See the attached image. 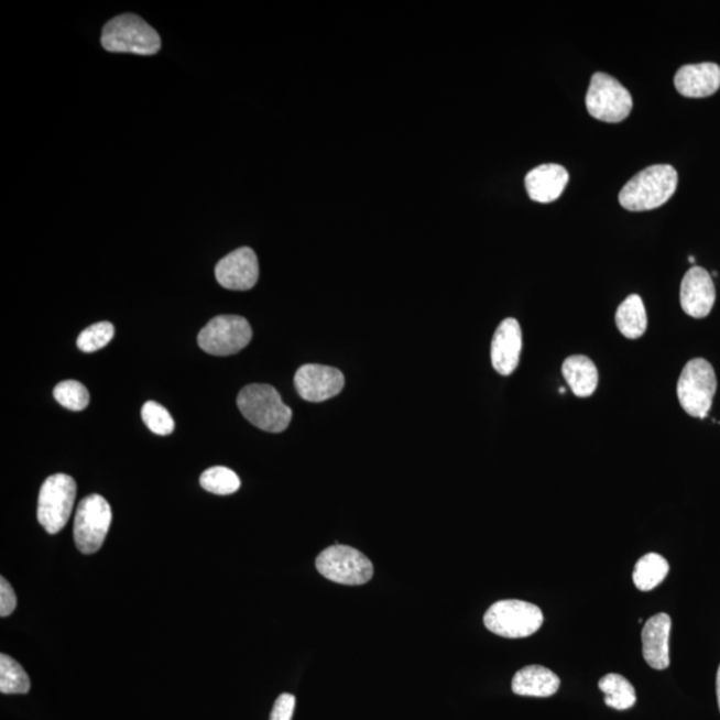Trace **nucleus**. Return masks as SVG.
<instances>
[{
	"label": "nucleus",
	"instance_id": "cd10ccee",
	"mask_svg": "<svg viewBox=\"0 0 720 720\" xmlns=\"http://www.w3.org/2000/svg\"><path fill=\"white\" fill-rule=\"evenodd\" d=\"M17 593L9 580L0 578V617L6 618L12 614L17 609Z\"/></svg>",
	"mask_w": 720,
	"mask_h": 720
},
{
	"label": "nucleus",
	"instance_id": "f8f14e48",
	"mask_svg": "<svg viewBox=\"0 0 720 720\" xmlns=\"http://www.w3.org/2000/svg\"><path fill=\"white\" fill-rule=\"evenodd\" d=\"M215 276L220 286L233 292H248L255 286L259 277V263L254 251L238 249L219 261Z\"/></svg>",
	"mask_w": 720,
	"mask_h": 720
},
{
	"label": "nucleus",
	"instance_id": "2eb2a0df",
	"mask_svg": "<svg viewBox=\"0 0 720 720\" xmlns=\"http://www.w3.org/2000/svg\"><path fill=\"white\" fill-rule=\"evenodd\" d=\"M672 626V618L662 612L650 618L642 630L643 658L650 667L659 672L669 666Z\"/></svg>",
	"mask_w": 720,
	"mask_h": 720
},
{
	"label": "nucleus",
	"instance_id": "0eeeda50",
	"mask_svg": "<svg viewBox=\"0 0 720 720\" xmlns=\"http://www.w3.org/2000/svg\"><path fill=\"white\" fill-rule=\"evenodd\" d=\"M315 566L326 579L345 586L368 583L374 575L370 559L350 546L335 545L324 549Z\"/></svg>",
	"mask_w": 720,
	"mask_h": 720
},
{
	"label": "nucleus",
	"instance_id": "9b49d317",
	"mask_svg": "<svg viewBox=\"0 0 720 720\" xmlns=\"http://www.w3.org/2000/svg\"><path fill=\"white\" fill-rule=\"evenodd\" d=\"M295 388L303 400L320 403L340 394L345 377L338 369L320 364H305L296 371Z\"/></svg>",
	"mask_w": 720,
	"mask_h": 720
},
{
	"label": "nucleus",
	"instance_id": "a878e982",
	"mask_svg": "<svg viewBox=\"0 0 720 720\" xmlns=\"http://www.w3.org/2000/svg\"><path fill=\"white\" fill-rule=\"evenodd\" d=\"M113 334L116 328L109 321H100L79 335L78 347L84 352L98 351L111 342Z\"/></svg>",
	"mask_w": 720,
	"mask_h": 720
},
{
	"label": "nucleus",
	"instance_id": "39448f33",
	"mask_svg": "<svg viewBox=\"0 0 720 720\" xmlns=\"http://www.w3.org/2000/svg\"><path fill=\"white\" fill-rule=\"evenodd\" d=\"M717 393V375L706 359L695 358L681 371L677 394L681 408L694 416L705 419L709 416L713 396Z\"/></svg>",
	"mask_w": 720,
	"mask_h": 720
},
{
	"label": "nucleus",
	"instance_id": "423d86ee",
	"mask_svg": "<svg viewBox=\"0 0 720 720\" xmlns=\"http://www.w3.org/2000/svg\"><path fill=\"white\" fill-rule=\"evenodd\" d=\"M77 483L66 473H55L44 480L37 501V521L48 534H58L73 513Z\"/></svg>",
	"mask_w": 720,
	"mask_h": 720
},
{
	"label": "nucleus",
	"instance_id": "20e7f679",
	"mask_svg": "<svg viewBox=\"0 0 720 720\" xmlns=\"http://www.w3.org/2000/svg\"><path fill=\"white\" fill-rule=\"evenodd\" d=\"M483 622L491 633L509 640H521L535 634L545 618L538 606L509 599L492 604L486 612Z\"/></svg>",
	"mask_w": 720,
	"mask_h": 720
},
{
	"label": "nucleus",
	"instance_id": "393cba45",
	"mask_svg": "<svg viewBox=\"0 0 720 720\" xmlns=\"http://www.w3.org/2000/svg\"><path fill=\"white\" fill-rule=\"evenodd\" d=\"M54 397L61 406L72 410V412H81L90 403V394L84 384L78 381H65L54 389Z\"/></svg>",
	"mask_w": 720,
	"mask_h": 720
},
{
	"label": "nucleus",
	"instance_id": "ddd939ff",
	"mask_svg": "<svg viewBox=\"0 0 720 720\" xmlns=\"http://www.w3.org/2000/svg\"><path fill=\"white\" fill-rule=\"evenodd\" d=\"M716 299L711 275L703 268L688 270L680 284V305L688 317L706 318L716 305Z\"/></svg>",
	"mask_w": 720,
	"mask_h": 720
},
{
	"label": "nucleus",
	"instance_id": "f03ea898",
	"mask_svg": "<svg viewBox=\"0 0 720 720\" xmlns=\"http://www.w3.org/2000/svg\"><path fill=\"white\" fill-rule=\"evenodd\" d=\"M238 407L252 425L268 433H282L293 419L292 408L270 384H250L240 391Z\"/></svg>",
	"mask_w": 720,
	"mask_h": 720
},
{
	"label": "nucleus",
	"instance_id": "5701e85b",
	"mask_svg": "<svg viewBox=\"0 0 720 720\" xmlns=\"http://www.w3.org/2000/svg\"><path fill=\"white\" fill-rule=\"evenodd\" d=\"M30 687V678L23 667L11 656L0 655V692L28 694Z\"/></svg>",
	"mask_w": 720,
	"mask_h": 720
},
{
	"label": "nucleus",
	"instance_id": "6ab92c4d",
	"mask_svg": "<svg viewBox=\"0 0 720 720\" xmlns=\"http://www.w3.org/2000/svg\"><path fill=\"white\" fill-rule=\"evenodd\" d=\"M561 372L574 395L589 397L598 388L599 374L596 363L585 356H572L565 360Z\"/></svg>",
	"mask_w": 720,
	"mask_h": 720
},
{
	"label": "nucleus",
	"instance_id": "6e6552de",
	"mask_svg": "<svg viewBox=\"0 0 720 720\" xmlns=\"http://www.w3.org/2000/svg\"><path fill=\"white\" fill-rule=\"evenodd\" d=\"M590 116L608 123H619L630 116L633 98L621 81L609 74L592 75L586 97Z\"/></svg>",
	"mask_w": 720,
	"mask_h": 720
},
{
	"label": "nucleus",
	"instance_id": "f257e3e1",
	"mask_svg": "<svg viewBox=\"0 0 720 720\" xmlns=\"http://www.w3.org/2000/svg\"><path fill=\"white\" fill-rule=\"evenodd\" d=\"M678 186V173L669 164H654L636 174L619 194L629 211H648L665 205Z\"/></svg>",
	"mask_w": 720,
	"mask_h": 720
},
{
	"label": "nucleus",
	"instance_id": "aec40b11",
	"mask_svg": "<svg viewBox=\"0 0 720 720\" xmlns=\"http://www.w3.org/2000/svg\"><path fill=\"white\" fill-rule=\"evenodd\" d=\"M619 331L628 339L641 338L647 330V314L640 295L628 296L615 315Z\"/></svg>",
	"mask_w": 720,
	"mask_h": 720
},
{
	"label": "nucleus",
	"instance_id": "bb28decb",
	"mask_svg": "<svg viewBox=\"0 0 720 720\" xmlns=\"http://www.w3.org/2000/svg\"><path fill=\"white\" fill-rule=\"evenodd\" d=\"M142 419L150 432L156 435H170L174 432L175 422L162 404L150 401L142 407Z\"/></svg>",
	"mask_w": 720,
	"mask_h": 720
},
{
	"label": "nucleus",
	"instance_id": "7c9ffc66",
	"mask_svg": "<svg viewBox=\"0 0 720 720\" xmlns=\"http://www.w3.org/2000/svg\"><path fill=\"white\" fill-rule=\"evenodd\" d=\"M688 262L695 263V257H692V255L688 257Z\"/></svg>",
	"mask_w": 720,
	"mask_h": 720
},
{
	"label": "nucleus",
	"instance_id": "9d476101",
	"mask_svg": "<svg viewBox=\"0 0 720 720\" xmlns=\"http://www.w3.org/2000/svg\"><path fill=\"white\" fill-rule=\"evenodd\" d=\"M251 339L248 319L238 315H219L201 328L198 345L211 356L227 357L243 350Z\"/></svg>",
	"mask_w": 720,
	"mask_h": 720
},
{
	"label": "nucleus",
	"instance_id": "c85d7f7f",
	"mask_svg": "<svg viewBox=\"0 0 720 720\" xmlns=\"http://www.w3.org/2000/svg\"><path fill=\"white\" fill-rule=\"evenodd\" d=\"M296 699L293 694H282L276 699L270 720H293Z\"/></svg>",
	"mask_w": 720,
	"mask_h": 720
},
{
	"label": "nucleus",
	"instance_id": "f3484780",
	"mask_svg": "<svg viewBox=\"0 0 720 720\" xmlns=\"http://www.w3.org/2000/svg\"><path fill=\"white\" fill-rule=\"evenodd\" d=\"M568 183V173L560 164H541L526 175L528 197L539 204L557 200Z\"/></svg>",
	"mask_w": 720,
	"mask_h": 720
},
{
	"label": "nucleus",
	"instance_id": "c756f323",
	"mask_svg": "<svg viewBox=\"0 0 720 720\" xmlns=\"http://www.w3.org/2000/svg\"><path fill=\"white\" fill-rule=\"evenodd\" d=\"M717 697H718V706L720 711V666L718 668V675H717Z\"/></svg>",
	"mask_w": 720,
	"mask_h": 720
},
{
	"label": "nucleus",
	"instance_id": "2f4dec72",
	"mask_svg": "<svg viewBox=\"0 0 720 720\" xmlns=\"http://www.w3.org/2000/svg\"><path fill=\"white\" fill-rule=\"evenodd\" d=\"M559 393H560V394H565V393H566V390H565V389H560V390H559Z\"/></svg>",
	"mask_w": 720,
	"mask_h": 720
},
{
	"label": "nucleus",
	"instance_id": "412c9836",
	"mask_svg": "<svg viewBox=\"0 0 720 720\" xmlns=\"http://www.w3.org/2000/svg\"><path fill=\"white\" fill-rule=\"evenodd\" d=\"M599 690L604 694V703L619 711L631 709L636 703V694L630 680L619 674H608L599 680Z\"/></svg>",
	"mask_w": 720,
	"mask_h": 720
},
{
	"label": "nucleus",
	"instance_id": "a211bd4d",
	"mask_svg": "<svg viewBox=\"0 0 720 720\" xmlns=\"http://www.w3.org/2000/svg\"><path fill=\"white\" fill-rule=\"evenodd\" d=\"M511 687L521 697L548 698L559 690L560 679L552 669L527 666L515 674Z\"/></svg>",
	"mask_w": 720,
	"mask_h": 720
},
{
	"label": "nucleus",
	"instance_id": "1a4fd4ad",
	"mask_svg": "<svg viewBox=\"0 0 720 720\" xmlns=\"http://www.w3.org/2000/svg\"><path fill=\"white\" fill-rule=\"evenodd\" d=\"M112 522V511L103 497L94 494L79 503L74 522V539L80 553L99 552Z\"/></svg>",
	"mask_w": 720,
	"mask_h": 720
},
{
	"label": "nucleus",
	"instance_id": "4468645a",
	"mask_svg": "<svg viewBox=\"0 0 720 720\" xmlns=\"http://www.w3.org/2000/svg\"><path fill=\"white\" fill-rule=\"evenodd\" d=\"M522 345V330L517 320L504 319L498 326L491 343V362L498 374H513L520 364Z\"/></svg>",
	"mask_w": 720,
	"mask_h": 720
},
{
	"label": "nucleus",
	"instance_id": "4be33fe9",
	"mask_svg": "<svg viewBox=\"0 0 720 720\" xmlns=\"http://www.w3.org/2000/svg\"><path fill=\"white\" fill-rule=\"evenodd\" d=\"M668 561L659 554L650 553L636 561L633 579L637 590L652 591L666 579Z\"/></svg>",
	"mask_w": 720,
	"mask_h": 720
},
{
	"label": "nucleus",
	"instance_id": "b1692460",
	"mask_svg": "<svg viewBox=\"0 0 720 720\" xmlns=\"http://www.w3.org/2000/svg\"><path fill=\"white\" fill-rule=\"evenodd\" d=\"M200 486L215 495H230L240 488V479L227 467L217 466L201 473Z\"/></svg>",
	"mask_w": 720,
	"mask_h": 720
},
{
	"label": "nucleus",
	"instance_id": "7ed1b4c3",
	"mask_svg": "<svg viewBox=\"0 0 720 720\" xmlns=\"http://www.w3.org/2000/svg\"><path fill=\"white\" fill-rule=\"evenodd\" d=\"M100 42L107 52L138 55H155L162 46L160 34L134 14L111 19L103 29Z\"/></svg>",
	"mask_w": 720,
	"mask_h": 720
},
{
	"label": "nucleus",
	"instance_id": "dca6fc26",
	"mask_svg": "<svg viewBox=\"0 0 720 720\" xmlns=\"http://www.w3.org/2000/svg\"><path fill=\"white\" fill-rule=\"evenodd\" d=\"M674 84L686 98L710 97L720 88V67L711 62L680 67Z\"/></svg>",
	"mask_w": 720,
	"mask_h": 720
}]
</instances>
